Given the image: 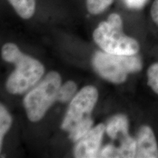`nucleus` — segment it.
Listing matches in <instances>:
<instances>
[{"label": "nucleus", "instance_id": "f257e3e1", "mask_svg": "<svg viewBox=\"0 0 158 158\" xmlns=\"http://www.w3.org/2000/svg\"><path fill=\"white\" fill-rule=\"evenodd\" d=\"M6 62L15 64V70L7 79L6 87L11 94H22L34 86L44 73V67L39 61L23 54L17 45L7 43L2 49Z\"/></svg>", "mask_w": 158, "mask_h": 158}, {"label": "nucleus", "instance_id": "f03ea898", "mask_svg": "<svg viewBox=\"0 0 158 158\" xmlns=\"http://www.w3.org/2000/svg\"><path fill=\"white\" fill-rule=\"evenodd\" d=\"M98 98V92L92 86H86L77 93L69 106L63 120L62 129L69 133L73 141H78L92 129V113Z\"/></svg>", "mask_w": 158, "mask_h": 158}, {"label": "nucleus", "instance_id": "7ed1b4c3", "mask_svg": "<svg viewBox=\"0 0 158 158\" xmlns=\"http://www.w3.org/2000/svg\"><path fill=\"white\" fill-rule=\"evenodd\" d=\"M93 38L103 51L118 55L137 54L139 43L124 33L123 22L117 13H111L94 29Z\"/></svg>", "mask_w": 158, "mask_h": 158}, {"label": "nucleus", "instance_id": "20e7f679", "mask_svg": "<svg viewBox=\"0 0 158 158\" xmlns=\"http://www.w3.org/2000/svg\"><path fill=\"white\" fill-rule=\"evenodd\" d=\"M97 73L102 78L115 84L125 81L128 75L139 72L142 61L136 54L118 55L98 51L92 59Z\"/></svg>", "mask_w": 158, "mask_h": 158}, {"label": "nucleus", "instance_id": "39448f33", "mask_svg": "<svg viewBox=\"0 0 158 158\" xmlns=\"http://www.w3.org/2000/svg\"><path fill=\"white\" fill-rule=\"evenodd\" d=\"M61 86L60 75L56 72H50L26 95L23 105L30 121L38 122L44 116L57 100Z\"/></svg>", "mask_w": 158, "mask_h": 158}, {"label": "nucleus", "instance_id": "423d86ee", "mask_svg": "<svg viewBox=\"0 0 158 158\" xmlns=\"http://www.w3.org/2000/svg\"><path fill=\"white\" fill-rule=\"evenodd\" d=\"M106 131V126L100 124L92 128L84 135L75 147L74 155L78 158H92L98 156V151Z\"/></svg>", "mask_w": 158, "mask_h": 158}, {"label": "nucleus", "instance_id": "0eeeda50", "mask_svg": "<svg viewBox=\"0 0 158 158\" xmlns=\"http://www.w3.org/2000/svg\"><path fill=\"white\" fill-rule=\"evenodd\" d=\"M135 157L158 158V145L152 129L147 125H143L136 135Z\"/></svg>", "mask_w": 158, "mask_h": 158}, {"label": "nucleus", "instance_id": "6e6552de", "mask_svg": "<svg viewBox=\"0 0 158 158\" xmlns=\"http://www.w3.org/2000/svg\"><path fill=\"white\" fill-rule=\"evenodd\" d=\"M106 132L112 139H118L120 143L130 137L129 121L125 115L118 114L110 118L106 126Z\"/></svg>", "mask_w": 158, "mask_h": 158}, {"label": "nucleus", "instance_id": "1a4fd4ad", "mask_svg": "<svg viewBox=\"0 0 158 158\" xmlns=\"http://www.w3.org/2000/svg\"><path fill=\"white\" fill-rule=\"evenodd\" d=\"M20 17L29 19L33 16L36 8V0H8Z\"/></svg>", "mask_w": 158, "mask_h": 158}, {"label": "nucleus", "instance_id": "9d476101", "mask_svg": "<svg viewBox=\"0 0 158 158\" xmlns=\"http://www.w3.org/2000/svg\"><path fill=\"white\" fill-rule=\"evenodd\" d=\"M77 90V85L72 81L64 83L59 89L58 94H57V100L66 102L69 101L73 97Z\"/></svg>", "mask_w": 158, "mask_h": 158}, {"label": "nucleus", "instance_id": "9b49d317", "mask_svg": "<svg viewBox=\"0 0 158 158\" xmlns=\"http://www.w3.org/2000/svg\"><path fill=\"white\" fill-rule=\"evenodd\" d=\"M12 124V118L5 106H0V147L2 145L3 138Z\"/></svg>", "mask_w": 158, "mask_h": 158}, {"label": "nucleus", "instance_id": "f8f14e48", "mask_svg": "<svg viewBox=\"0 0 158 158\" xmlns=\"http://www.w3.org/2000/svg\"><path fill=\"white\" fill-rule=\"evenodd\" d=\"M113 1L114 0H86V7L91 14L98 15L106 10Z\"/></svg>", "mask_w": 158, "mask_h": 158}, {"label": "nucleus", "instance_id": "ddd939ff", "mask_svg": "<svg viewBox=\"0 0 158 158\" xmlns=\"http://www.w3.org/2000/svg\"><path fill=\"white\" fill-rule=\"evenodd\" d=\"M147 83L149 87L158 94V62L154 63L148 68Z\"/></svg>", "mask_w": 158, "mask_h": 158}, {"label": "nucleus", "instance_id": "4468645a", "mask_svg": "<svg viewBox=\"0 0 158 158\" xmlns=\"http://www.w3.org/2000/svg\"><path fill=\"white\" fill-rule=\"evenodd\" d=\"M98 157H118L117 147L112 144H108L103 147Z\"/></svg>", "mask_w": 158, "mask_h": 158}, {"label": "nucleus", "instance_id": "2eb2a0df", "mask_svg": "<svg viewBox=\"0 0 158 158\" xmlns=\"http://www.w3.org/2000/svg\"><path fill=\"white\" fill-rule=\"evenodd\" d=\"M127 8L131 10H141L143 8L149 0H122Z\"/></svg>", "mask_w": 158, "mask_h": 158}, {"label": "nucleus", "instance_id": "dca6fc26", "mask_svg": "<svg viewBox=\"0 0 158 158\" xmlns=\"http://www.w3.org/2000/svg\"><path fill=\"white\" fill-rule=\"evenodd\" d=\"M150 15L154 22L158 26V0H155L152 5Z\"/></svg>", "mask_w": 158, "mask_h": 158}]
</instances>
